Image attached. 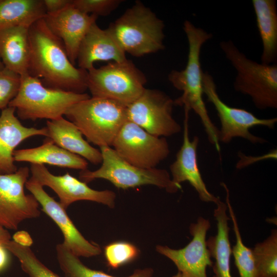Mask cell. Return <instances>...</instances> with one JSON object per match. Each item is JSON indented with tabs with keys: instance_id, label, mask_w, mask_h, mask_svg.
Wrapping results in <instances>:
<instances>
[{
	"instance_id": "4fadbf2b",
	"label": "cell",
	"mask_w": 277,
	"mask_h": 277,
	"mask_svg": "<svg viewBox=\"0 0 277 277\" xmlns=\"http://www.w3.org/2000/svg\"><path fill=\"white\" fill-rule=\"evenodd\" d=\"M210 227V221L200 216L189 227L192 238L185 247L174 249L167 246L157 245L156 251L170 259L183 277H208L207 268L213 265L206 242Z\"/></svg>"
},
{
	"instance_id": "2e32d148",
	"label": "cell",
	"mask_w": 277,
	"mask_h": 277,
	"mask_svg": "<svg viewBox=\"0 0 277 277\" xmlns=\"http://www.w3.org/2000/svg\"><path fill=\"white\" fill-rule=\"evenodd\" d=\"M97 16L85 13L71 4L53 13H46L44 19L50 30L63 43L67 55L74 65L80 46Z\"/></svg>"
},
{
	"instance_id": "3957f363",
	"label": "cell",
	"mask_w": 277,
	"mask_h": 277,
	"mask_svg": "<svg viewBox=\"0 0 277 277\" xmlns=\"http://www.w3.org/2000/svg\"><path fill=\"white\" fill-rule=\"evenodd\" d=\"M164 27L162 19L137 1L107 29L125 53L140 57L164 49Z\"/></svg>"
},
{
	"instance_id": "e0dca14e",
	"label": "cell",
	"mask_w": 277,
	"mask_h": 277,
	"mask_svg": "<svg viewBox=\"0 0 277 277\" xmlns=\"http://www.w3.org/2000/svg\"><path fill=\"white\" fill-rule=\"evenodd\" d=\"M183 143L176 155L175 160L170 166L171 180L181 186L188 182L197 192L199 198L205 202L216 203L219 197L211 193L206 186L199 169L197 162V147L199 138L195 136L190 140L189 133V111L184 109Z\"/></svg>"
},
{
	"instance_id": "277c9868",
	"label": "cell",
	"mask_w": 277,
	"mask_h": 277,
	"mask_svg": "<svg viewBox=\"0 0 277 277\" xmlns=\"http://www.w3.org/2000/svg\"><path fill=\"white\" fill-rule=\"evenodd\" d=\"M126 106L111 99L90 97L72 106L64 115L88 142L100 147H112L127 120Z\"/></svg>"
},
{
	"instance_id": "83f0119b",
	"label": "cell",
	"mask_w": 277,
	"mask_h": 277,
	"mask_svg": "<svg viewBox=\"0 0 277 277\" xmlns=\"http://www.w3.org/2000/svg\"><path fill=\"white\" fill-rule=\"evenodd\" d=\"M255 277H277V230L252 249Z\"/></svg>"
},
{
	"instance_id": "8d00e7d4",
	"label": "cell",
	"mask_w": 277,
	"mask_h": 277,
	"mask_svg": "<svg viewBox=\"0 0 277 277\" xmlns=\"http://www.w3.org/2000/svg\"><path fill=\"white\" fill-rule=\"evenodd\" d=\"M5 68V66L0 58V70Z\"/></svg>"
},
{
	"instance_id": "d590c367",
	"label": "cell",
	"mask_w": 277,
	"mask_h": 277,
	"mask_svg": "<svg viewBox=\"0 0 277 277\" xmlns=\"http://www.w3.org/2000/svg\"><path fill=\"white\" fill-rule=\"evenodd\" d=\"M11 235L7 229L0 227V244L4 245L10 241Z\"/></svg>"
},
{
	"instance_id": "4dcf8cb0",
	"label": "cell",
	"mask_w": 277,
	"mask_h": 277,
	"mask_svg": "<svg viewBox=\"0 0 277 277\" xmlns=\"http://www.w3.org/2000/svg\"><path fill=\"white\" fill-rule=\"evenodd\" d=\"M21 76L4 68L0 70V110L8 107L16 96L20 87Z\"/></svg>"
},
{
	"instance_id": "7402d4cb",
	"label": "cell",
	"mask_w": 277,
	"mask_h": 277,
	"mask_svg": "<svg viewBox=\"0 0 277 277\" xmlns=\"http://www.w3.org/2000/svg\"><path fill=\"white\" fill-rule=\"evenodd\" d=\"M13 157L15 162L49 164L81 171L87 169L88 167L85 159L60 147L48 137L39 146L15 150Z\"/></svg>"
},
{
	"instance_id": "f546056e",
	"label": "cell",
	"mask_w": 277,
	"mask_h": 277,
	"mask_svg": "<svg viewBox=\"0 0 277 277\" xmlns=\"http://www.w3.org/2000/svg\"><path fill=\"white\" fill-rule=\"evenodd\" d=\"M104 254L108 266L115 269L134 260L139 253L134 245L120 241L107 245L104 248Z\"/></svg>"
},
{
	"instance_id": "484cf974",
	"label": "cell",
	"mask_w": 277,
	"mask_h": 277,
	"mask_svg": "<svg viewBox=\"0 0 277 277\" xmlns=\"http://www.w3.org/2000/svg\"><path fill=\"white\" fill-rule=\"evenodd\" d=\"M56 253L58 263L65 277H115L88 267L63 243L56 245ZM153 274L152 268H145L136 269L126 277H153Z\"/></svg>"
},
{
	"instance_id": "ac0fdd59",
	"label": "cell",
	"mask_w": 277,
	"mask_h": 277,
	"mask_svg": "<svg viewBox=\"0 0 277 277\" xmlns=\"http://www.w3.org/2000/svg\"><path fill=\"white\" fill-rule=\"evenodd\" d=\"M15 111L14 108L7 107L0 114V174L17 171L13 154L22 142L33 136L48 135L46 127L38 129L23 125L15 115Z\"/></svg>"
},
{
	"instance_id": "30bf717a",
	"label": "cell",
	"mask_w": 277,
	"mask_h": 277,
	"mask_svg": "<svg viewBox=\"0 0 277 277\" xmlns=\"http://www.w3.org/2000/svg\"><path fill=\"white\" fill-rule=\"evenodd\" d=\"M174 106V100L165 92L145 88L136 100L127 105V120L153 135L170 136L182 130L172 115Z\"/></svg>"
},
{
	"instance_id": "cb8c5ba5",
	"label": "cell",
	"mask_w": 277,
	"mask_h": 277,
	"mask_svg": "<svg viewBox=\"0 0 277 277\" xmlns=\"http://www.w3.org/2000/svg\"><path fill=\"white\" fill-rule=\"evenodd\" d=\"M256 24L262 43L261 63L270 65L277 60V7L275 0H252Z\"/></svg>"
},
{
	"instance_id": "5b68a950",
	"label": "cell",
	"mask_w": 277,
	"mask_h": 277,
	"mask_svg": "<svg viewBox=\"0 0 277 277\" xmlns=\"http://www.w3.org/2000/svg\"><path fill=\"white\" fill-rule=\"evenodd\" d=\"M220 47L236 72L235 90L249 96L258 109L277 108V64L258 63L248 58L231 40Z\"/></svg>"
},
{
	"instance_id": "e575fe53",
	"label": "cell",
	"mask_w": 277,
	"mask_h": 277,
	"mask_svg": "<svg viewBox=\"0 0 277 277\" xmlns=\"http://www.w3.org/2000/svg\"><path fill=\"white\" fill-rule=\"evenodd\" d=\"M8 250L0 244V271L5 269L9 263Z\"/></svg>"
},
{
	"instance_id": "8fae6325",
	"label": "cell",
	"mask_w": 277,
	"mask_h": 277,
	"mask_svg": "<svg viewBox=\"0 0 277 277\" xmlns=\"http://www.w3.org/2000/svg\"><path fill=\"white\" fill-rule=\"evenodd\" d=\"M112 147L131 164L145 169L156 168L170 152L165 137L153 135L128 120L119 131Z\"/></svg>"
},
{
	"instance_id": "f1b7e54d",
	"label": "cell",
	"mask_w": 277,
	"mask_h": 277,
	"mask_svg": "<svg viewBox=\"0 0 277 277\" xmlns=\"http://www.w3.org/2000/svg\"><path fill=\"white\" fill-rule=\"evenodd\" d=\"M4 247L19 261L21 267L29 277H61L45 266L30 247L9 241Z\"/></svg>"
},
{
	"instance_id": "7a4b0ae2",
	"label": "cell",
	"mask_w": 277,
	"mask_h": 277,
	"mask_svg": "<svg viewBox=\"0 0 277 277\" xmlns=\"http://www.w3.org/2000/svg\"><path fill=\"white\" fill-rule=\"evenodd\" d=\"M183 29L188 44L187 64L184 69L172 70L168 76L173 86L182 91V94L174 100V106H183L184 109L195 112L201 120L209 142L220 152L219 130L210 119L203 97V71L200 62L202 46L212 38V34L188 20L184 22Z\"/></svg>"
},
{
	"instance_id": "5bb4252c",
	"label": "cell",
	"mask_w": 277,
	"mask_h": 277,
	"mask_svg": "<svg viewBox=\"0 0 277 277\" xmlns=\"http://www.w3.org/2000/svg\"><path fill=\"white\" fill-rule=\"evenodd\" d=\"M31 178L42 186H47L57 194L60 203L66 209L78 201H89L102 204L110 208L115 204L116 194L109 190H96L68 172L62 175L51 173L45 165L31 164Z\"/></svg>"
},
{
	"instance_id": "8992f818",
	"label": "cell",
	"mask_w": 277,
	"mask_h": 277,
	"mask_svg": "<svg viewBox=\"0 0 277 277\" xmlns=\"http://www.w3.org/2000/svg\"><path fill=\"white\" fill-rule=\"evenodd\" d=\"M90 97L86 93L48 87L39 79L27 74L21 76L18 92L8 107L14 108L23 120H53L63 117L72 106Z\"/></svg>"
},
{
	"instance_id": "ba28073f",
	"label": "cell",
	"mask_w": 277,
	"mask_h": 277,
	"mask_svg": "<svg viewBox=\"0 0 277 277\" xmlns=\"http://www.w3.org/2000/svg\"><path fill=\"white\" fill-rule=\"evenodd\" d=\"M146 82L143 73L128 59L87 71V89L92 97L111 99L126 106L142 94Z\"/></svg>"
},
{
	"instance_id": "d6a6232c",
	"label": "cell",
	"mask_w": 277,
	"mask_h": 277,
	"mask_svg": "<svg viewBox=\"0 0 277 277\" xmlns=\"http://www.w3.org/2000/svg\"><path fill=\"white\" fill-rule=\"evenodd\" d=\"M71 0H43L46 13L56 12L70 4Z\"/></svg>"
},
{
	"instance_id": "9c48e42d",
	"label": "cell",
	"mask_w": 277,
	"mask_h": 277,
	"mask_svg": "<svg viewBox=\"0 0 277 277\" xmlns=\"http://www.w3.org/2000/svg\"><path fill=\"white\" fill-rule=\"evenodd\" d=\"M202 83L203 94L213 105L220 121V142L227 144L239 137L254 144L266 142L264 138L252 134L249 130L259 126L273 129L276 117L260 118L244 109L229 106L221 99L213 77L208 72H203Z\"/></svg>"
},
{
	"instance_id": "ffe728a7",
	"label": "cell",
	"mask_w": 277,
	"mask_h": 277,
	"mask_svg": "<svg viewBox=\"0 0 277 277\" xmlns=\"http://www.w3.org/2000/svg\"><path fill=\"white\" fill-rule=\"evenodd\" d=\"M29 28L19 26L0 29V58L5 68L20 76L29 74Z\"/></svg>"
},
{
	"instance_id": "9a60e30c",
	"label": "cell",
	"mask_w": 277,
	"mask_h": 277,
	"mask_svg": "<svg viewBox=\"0 0 277 277\" xmlns=\"http://www.w3.org/2000/svg\"><path fill=\"white\" fill-rule=\"evenodd\" d=\"M25 187L42 207V210L57 225L64 236L63 244L78 257L90 258L100 255L102 249L97 244L86 240L78 230L59 202L50 196L43 186L30 178Z\"/></svg>"
},
{
	"instance_id": "d4e9b609",
	"label": "cell",
	"mask_w": 277,
	"mask_h": 277,
	"mask_svg": "<svg viewBox=\"0 0 277 277\" xmlns=\"http://www.w3.org/2000/svg\"><path fill=\"white\" fill-rule=\"evenodd\" d=\"M46 14L43 0H0V29L30 27Z\"/></svg>"
},
{
	"instance_id": "7c38bea8",
	"label": "cell",
	"mask_w": 277,
	"mask_h": 277,
	"mask_svg": "<svg viewBox=\"0 0 277 277\" xmlns=\"http://www.w3.org/2000/svg\"><path fill=\"white\" fill-rule=\"evenodd\" d=\"M29 172L25 166L13 173L0 174V227L16 230L25 220L39 216L38 203L24 190Z\"/></svg>"
},
{
	"instance_id": "44dd1931",
	"label": "cell",
	"mask_w": 277,
	"mask_h": 277,
	"mask_svg": "<svg viewBox=\"0 0 277 277\" xmlns=\"http://www.w3.org/2000/svg\"><path fill=\"white\" fill-rule=\"evenodd\" d=\"M47 137L60 147L78 155L92 164L102 163L100 150L90 145L83 137L77 127L64 117L47 120Z\"/></svg>"
},
{
	"instance_id": "52a82bcc",
	"label": "cell",
	"mask_w": 277,
	"mask_h": 277,
	"mask_svg": "<svg viewBox=\"0 0 277 277\" xmlns=\"http://www.w3.org/2000/svg\"><path fill=\"white\" fill-rule=\"evenodd\" d=\"M100 148L102 157L101 167L95 170L86 169L80 172V180L86 184L102 179L122 189L150 185L175 193L182 188L172 182L165 169L140 168L125 160L112 147Z\"/></svg>"
},
{
	"instance_id": "603a6c76",
	"label": "cell",
	"mask_w": 277,
	"mask_h": 277,
	"mask_svg": "<svg viewBox=\"0 0 277 277\" xmlns=\"http://www.w3.org/2000/svg\"><path fill=\"white\" fill-rule=\"evenodd\" d=\"M216 208L213 215L216 220L217 232L215 235L210 236L207 241V248L211 258L215 262L212 265L213 277H233L230 270V256L231 248L229 241L230 228L228 226V217L226 203L220 197L215 203Z\"/></svg>"
},
{
	"instance_id": "1f68e13d",
	"label": "cell",
	"mask_w": 277,
	"mask_h": 277,
	"mask_svg": "<svg viewBox=\"0 0 277 277\" xmlns=\"http://www.w3.org/2000/svg\"><path fill=\"white\" fill-rule=\"evenodd\" d=\"M122 2L121 0H71V4L81 11L97 16L110 14Z\"/></svg>"
},
{
	"instance_id": "d6986e66",
	"label": "cell",
	"mask_w": 277,
	"mask_h": 277,
	"mask_svg": "<svg viewBox=\"0 0 277 277\" xmlns=\"http://www.w3.org/2000/svg\"><path fill=\"white\" fill-rule=\"evenodd\" d=\"M126 59L125 52L108 29H102L94 23L82 41L76 62L78 68L88 71L96 62Z\"/></svg>"
},
{
	"instance_id": "836d02e7",
	"label": "cell",
	"mask_w": 277,
	"mask_h": 277,
	"mask_svg": "<svg viewBox=\"0 0 277 277\" xmlns=\"http://www.w3.org/2000/svg\"><path fill=\"white\" fill-rule=\"evenodd\" d=\"M13 241L25 247H30L33 240L29 233L24 230L18 231L13 235Z\"/></svg>"
},
{
	"instance_id": "6da1fadb",
	"label": "cell",
	"mask_w": 277,
	"mask_h": 277,
	"mask_svg": "<svg viewBox=\"0 0 277 277\" xmlns=\"http://www.w3.org/2000/svg\"><path fill=\"white\" fill-rule=\"evenodd\" d=\"M29 74L50 88L83 93L87 89V71L69 60L62 41L48 28L44 18L29 29Z\"/></svg>"
},
{
	"instance_id": "74e56055",
	"label": "cell",
	"mask_w": 277,
	"mask_h": 277,
	"mask_svg": "<svg viewBox=\"0 0 277 277\" xmlns=\"http://www.w3.org/2000/svg\"><path fill=\"white\" fill-rule=\"evenodd\" d=\"M172 277H183V276H182V275L181 274V273L180 272H177V273L176 274H175V275H174Z\"/></svg>"
},
{
	"instance_id": "4316f807",
	"label": "cell",
	"mask_w": 277,
	"mask_h": 277,
	"mask_svg": "<svg viewBox=\"0 0 277 277\" xmlns=\"http://www.w3.org/2000/svg\"><path fill=\"white\" fill-rule=\"evenodd\" d=\"M221 185L226 194V204L233 224L236 239L235 244L231 249V254L234 257L235 264L240 277H255V267L252 249L247 247L243 242L237 220L231 205L229 190L225 183H222Z\"/></svg>"
}]
</instances>
